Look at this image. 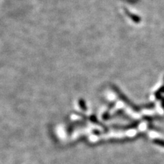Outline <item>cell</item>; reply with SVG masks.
I'll return each mask as SVG.
<instances>
[{
  "instance_id": "6da1fadb",
  "label": "cell",
  "mask_w": 164,
  "mask_h": 164,
  "mask_svg": "<svg viewBox=\"0 0 164 164\" xmlns=\"http://www.w3.org/2000/svg\"><path fill=\"white\" fill-rule=\"evenodd\" d=\"M161 93H164V85H163L162 87H161L160 89H159L157 92H155V96L156 98H157V99H161V97L162 96H161Z\"/></svg>"
},
{
  "instance_id": "7a4b0ae2",
  "label": "cell",
  "mask_w": 164,
  "mask_h": 164,
  "mask_svg": "<svg viewBox=\"0 0 164 164\" xmlns=\"http://www.w3.org/2000/svg\"><path fill=\"white\" fill-rule=\"evenodd\" d=\"M154 143L159 145V146L164 147V140H162V139H156L154 140Z\"/></svg>"
}]
</instances>
